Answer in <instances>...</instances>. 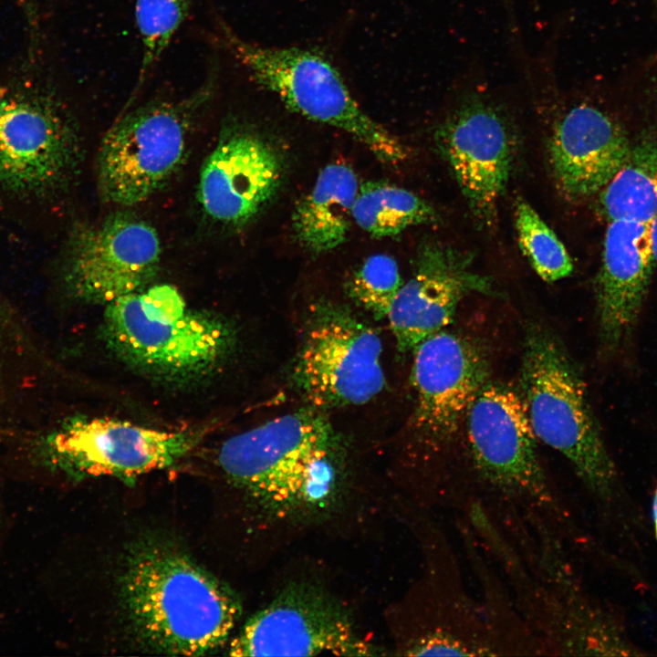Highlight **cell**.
<instances>
[{"mask_svg": "<svg viewBox=\"0 0 657 657\" xmlns=\"http://www.w3.org/2000/svg\"><path fill=\"white\" fill-rule=\"evenodd\" d=\"M477 72L460 78L455 105L435 131L441 154L452 168L467 203L483 224H491L512 162L510 121Z\"/></svg>", "mask_w": 657, "mask_h": 657, "instance_id": "11", "label": "cell"}, {"mask_svg": "<svg viewBox=\"0 0 657 657\" xmlns=\"http://www.w3.org/2000/svg\"><path fill=\"white\" fill-rule=\"evenodd\" d=\"M102 334L115 355L154 380L185 384L216 372L232 353L235 333L219 315L190 308L168 284L106 305Z\"/></svg>", "mask_w": 657, "mask_h": 657, "instance_id": "4", "label": "cell"}, {"mask_svg": "<svg viewBox=\"0 0 657 657\" xmlns=\"http://www.w3.org/2000/svg\"><path fill=\"white\" fill-rule=\"evenodd\" d=\"M489 364L480 345L444 329L413 349L411 381L415 406L411 429L422 462V481L417 496L437 503L434 466L445 500L438 464L480 390L487 383Z\"/></svg>", "mask_w": 657, "mask_h": 657, "instance_id": "9", "label": "cell"}, {"mask_svg": "<svg viewBox=\"0 0 657 657\" xmlns=\"http://www.w3.org/2000/svg\"><path fill=\"white\" fill-rule=\"evenodd\" d=\"M600 205L609 222L649 223L657 214V132L631 143L625 163L600 193Z\"/></svg>", "mask_w": 657, "mask_h": 657, "instance_id": "23", "label": "cell"}, {"mask_svg": "<svg viewBox=\"0 0 657 657\" xmlns=\"http://www.w3.org/2000/svg\"><path fill=\"white\" fill-rule=\"evenodd\" d=\"M653 263L649 223L609 222L595 283L599 339L606 356L619 354L631 340Z\"/></svg>", "mask_w": 657, "mask_h": 657, "instance_id": "20", "label": "cell"}, {"mask_svg": "<svg viewBox=\"0 0 657 657\" xmlns=\"http://www.w3.org/2000/svg\"><path fill=\"white\" fill-rule=\"evenodd\" d=\"M378 334L347 308L311 307L293 378L317 408L360 405L384 388Z\"/></svg>", "mask_w": 657, "mask_h": 657, "instance_id": "10", "label": "cell"}, {"mask_svg": "<svg viewBox=\"0 0 657 657\" xmlns=\"http://www.w3.org/2000/svg\"><path fill=\"white\" fill-rule=\"evenodd\" d=\"M79 161L72 125L56 108L21 99L0 100V182L16 191L58 187Z\"/></svg>", "mask_w": 657, "mask_h": 657, "instance_id": "18", "label": "cell"}, {"mask_svg": "<svg viewBox=\"0 0 657 657\" xmlns=\"http://www.w3.org/2000/svg\"><path fill=\"white\" fill-rule=\"evenodd\" d=\"M515 222L520 249L543 280L552 283L571 275L573 262L564 245L523 200L516 204Z\"/></svg>", "mask_w": 657, "mask_h": 657, "instance_id": "25", "label": "cell"}, {"mask_svg": "<svg viewBox=\"0 0 657 657\" xmlns=\"http://www.w3.org/2000/svg\"><path fill=\"white\" fill-rule=\"evenodd\" d=\"M649 234L653 259L657 263V214L649 222Z\"/></svg>", "mask_w": 657, "mask_h": 657, "instance_id": "28", "label": "cell"}, {"mask_svg": "<svg viewBox=\"0 0 657 657\" xmlns=\"http://www.w3.org/2000/svg\"><path fill=\"white\" fill-rule=\"evenodd\" d=\"M520 386L537 438L563 454L591 493L608 500L616 469L585 385L560 340L539 322L526 326Z\"/></svg>", "mask_w": 657, "mask_h": 657, "instance_id": "5", "label": "cell"}, {"mask_svg": "<svg viewBox=\"0 0 657 657\" xmlns=\"http://www.w3.org/2000/svg\"><path fill=\"white\" fill-rule=\"evenodd\" d=\"M373 650L340 606L304 587L282 592L252 616L231 641L228 655L364 656Z\"/></svg>", "mask_w": 657, "mask_h": 657, "instance_id": "15", "label": "cell"}, {"mask_svg": "<svg viewBox=\"0 0 657 657\" xmlns=\"http://www.w3.org/2000/svg\"><path fill=\"white\" fill-rule=\"evenodd\" d=\"M402 284L396 261L377 254L366 258L352 274L348 291L357 304L382 318L388 316Z\"/></svg>", "mask_w": 657, "mask_h": 657, "instance_id": "27", "label": "cell"}, {"mask_svg": "<svg viewBox=\"0 0 657 657\" xmlns=\"http://www.w3.org/2000/svg\"><path fill=\"white\" fill-rule=\"evenodd\" d=\"M430 528L427 572L414 594L415 621L402 654L495 656L482 602L467 592L446 534Z\"/></svg>", "mask_w": 657, "mask_h": 657, "instance_id": "14", "label": "cell"}, {"mask_svg": "<svg viewBox=\"0 0 657 657\" xmlns=\"http://www.w3.org/2000/svg\"><path fill=\"white\" fill-rule=\"evenodd\" d=\"M652 519L654 523L655 533L657 536V489L655 490L652 499Z\"/></svg>", "mask_w": 657, "mask_h": 657, "instance_id": "29", "label": "cell"}, {"mask_svg": "<svg viewBox=\"0 0 657 657\" xmlns=\"http://www.w3.org/2000/svg\"><path fill=\"white\" fill-rule=\"evenodd\" d=\"M464 550L483 587L482 600L496 656L546 655L542 644L527 626L511 594L504 591L495 572L477 548L476 538L464 521H458Z\"/></svg>", "mask_w": 657, "mask_h": 657, "instance_id": "22", "label": "cell"}, {"mask_svg": "<svg viewBox=\"0 0 657 657\" xmlns=\"http://www.w3.org/2000/svg\"><path fill=\"white\" fill-rule=\"evenodd\" d=\"M483 537L513 588L516 605L546 655L612 654L620 639L585 600L564 553L562 537L537 516L517 517Z\"/></svg>", "mask_w": 657, "mask_h": 657, "instance_id": "2", "label": "cell"}, {"mask_svg": "<svg viewBox=\"0 0 657 657\" xmlns=\"http://www.w3.org/2000/svg\"><path fill=\"white\" fill-rule=\"evenodd\" d=\"M161 254L160 238L151 225L116 214L74 231L67 251L65 283L77 299L106 306L145 288L159 271Z\"/></svg>", "mask_w": 657, "mask_h": 657, "instance_id": "13", "label": "cell"}, {"mask_svg": "<svg viewBox=\"0 0 657 657\" xmlns=\"http://www.w3.org/2000/svg\"><path fill=\"white\" fill-rule=\"evenodd\" d=\"M121 597L141 638L172 655L218 650L240 615L239 602L225 585L186 555L161 546L130 556Z\"/></svg>", "mask_w": 657, "mask_h": 657, "instance_id": "3", "label": "cell"}, {"mask_svg": "<svg viewBox=\"0 0 657 657\" xmlns=\"http://www.w3.org/2000/svg\"><path fill=\"white\" fill-rule=\"evenodd\" d=\"M631 142L620 123L591 102L576 101L555 120L549 162L560 191L582 200L602 191L625 163Z\"/></svg>", "mask_w": 657, "mask_h": 657, "instance_id": "19", "label": "cell"}, {"mask_svg": "<svg viewBox=\"0 0 657 657\" xmlns=\"http://www.w3.org/2000/svg\"><path fill=\"white\" fill-rule=\"evenodd\" d=\"M190 0H136L135 21L142 46L138 91L186 19Z\"/></svg>", "mask_w": 657, "mask_h": 657, "instance_id": "26", "label": "cell"}, {"mask_svg": "<svg viewBox=\"0 0 657 657\" xmlns=\"http://www.w3.org/2000/svg\"><path fill=\"white\" fill-rule=\"evenodd\" d=\"M283 175L277 151L259 134L232 122L203 162L198 201L212 219L242 225L274 198Z\"/></svg>", "mask_w": 657, "mask_h": 657, "instance_id": "16", "label": "cell"}, {"mask_svg": "<svg viewBox=\"0 0 657 657\" xmlns=\"http://www.w3.org/2000/svg\"><path fill=\"white\" fill-rule=\"evenodd\" d=\"M473 292L495 294L491 279L472 269V256L438 242L424 243L387 316L398 350H413L443 330L459 302Z\"/></svg>", "mask_w": 657, "mask_h": 657, "instance_id": "17", "label": "cell"}, {"mask_svg": "<svg viewBox=\"0 0 657 657\" xmlns=\"http://www.w3.org/2000/svg\"><path fill=\"white\" fill-rule=\"evenodd\" d=\"M218 80V68L212 65L190 96L148 102L125 113L110 128L98 158V185L103 199L131 206L166 183L182 164L190 128L214 97Z\"/></svg>", "mask_w": 657, "mask_h": 657, "instance_id": "8", "label": "cell"}, {"mask_svg": "<svg viewBox=\"0 0 657 657\" xmlns=\"http://www.w3.org/2000/svg\"><path fill=\"white\" fill-rule=\"evenodd\" d=\"M353 221L376 238L396 236L411 226L436 220L434 209L414 193L386 182L360 186Z\"/></svg>", "mask_w": 657, "mask_h": 657, "instance_id": "24", "label": "cell"}, {"mask_svg": "<svg viewBox=\"0 0 657 657\" xmlns=\"http://www.w3.org/2000/svg\"><path fill=\"white\" fill-rule=\"evenodd\" d=\"M222 38L255 82L292 111L346 131L378 159L405 160V146L359 106L343 78L324 56L297 47H266L240 37L224 21Z\"/></svg>", "mask_w": 657, "mask_h": 657, "instance_id": "7", "label": "cell"}, {"mask_svg": "<svg viewBox=\"0 0 657 657\" xmlns=\"http://www.w3.org/2000/svg\"><path fill=\"white\" fill-rule=\"evenodd\" d=\"M203 430L162 431L130 422L77 416L49 433L47 459L73 477L112 476L133 482L173 465L192 451Z\"/></svg>", "mask_w": 657, "mask_h": 657, "instance_id": "12", "label": "cell"}, {"mask_svg": "<svg viewBox=\"0 0 657 657\" xmlns=\"http://www.w3.org/2000/svg\"><path fill=\"white\" fill-rule=\"evenodd\" d=\"M354 171L331 163L320 171L311 191L296 205L292 224L299 243L315 255L329 252L347 239L360 189Z\"/></svg>", "mask_w": 657, "mask_h": 657, "instance_id": "21", "label": "cell"}, {"mask_svg": "<svg viewBox=\"0 0 657 657\" xmlns=\"http://www.w3.org/2000/svg\"><path fill=\"white\" fill-rule=\"evenodd\" d=\"M332 432L320 412L304 409L226 439L217 464L268 524L317 518L341 491Z\"/></svg>", "mask_w": 657, "mask_h": 657, "instance_id": "1", "label": "cell"}, {"mask_svg": "<svg viewBox=\"0 0 657 657\" xmlns=\"http://www.w3.org/2000/svg\"><path fill=\"white\" fill-rule=\"evenodd\" d=\"M465 418L468 452L480 486L477 500L531 511L562 536L568 517L539 461L537 436L521 395L504 385L486 383Z\"/></svg>", "mask_w": 657, "mask_h": 657, "instance_id": "6", "label": "cell"}]
</instances>
